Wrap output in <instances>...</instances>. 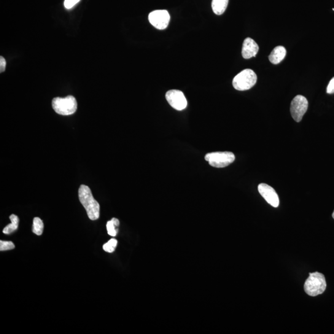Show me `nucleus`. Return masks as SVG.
<instances>
[{"label": "nucleus", "mask_w": 334, "mask_h": 334, "mask_svg": "<svg viewBox=\"0 0 334 334\" xmlns=\"http://www.w3.org/2000/svg\"><path fill=\"white\" fill-rule=\"evenodd\" d=\"M79 199L80 203L85 207L89 218L92 220H98L100 216V205L93 197L90 187L84 185H80Z\"/></svg>", "instance_id": "obj_1"}, {"label": "nucleus", "mask_w": 334, "mask_h": 334, "mask_svg": "<svg viewBox=\"0 0 334 334\" xmlns=\"http://www.w3.org/2000/svg\"><path fill=\"white\" fill-rule=\"evenodd\" d=\"M326 287V281L324 275L317 272L309 274V276L304 285V291L307 294L311 296L322 294Z\"/></svg>", "instance_id": "obj_2"}, {"label": "nucleus", "mask_w": 334, "mask_h": 334, "mask_svg": "<svg viewBox=\"0 0 334 334\" xmlns=\"http://www.w3.org/2000/svg\"><path fill=\"white\" fill-rule=\"evenodd\" d=\"M52 107L56 114L64 116L71 115L76 112L77 103L74 97L68 96L64 98H54Z\"/></svg>", "instance_id": "obj_3"}, {"label": "nucleus", "mask_w": 334, "mask_h": 334, "mask_svg": "<svg viewBox=\"0 0 334 334\" xmlns=\"http://www.w3.org/2000/svg\"><path fill=\"white\" fill-rule=\"evenodd\" d=\"M258 77L253 70L246 69L234 77L233 86L236 90L243 91L250 90L257 82Z\"/></svg>", "instance_id": "obj_4"}, {"label": "nucleus", "mask_w": 334, "mask_h": 334, "mask_svg": "<svg viewBox=\"0 0 334 334\" xmlns=\"http://www.w3.org/2000/svg\"><path fill=\"white\" fill-rule=\"evenodd\" d=\"M205 160L213 167L224 168L233 162L235 156L231 152H211L206 155Z\"/></svg>", "instance_id": "obj_5"}, {"label": "nucleus", "mask_w": 334, "mask_h": 334, "mask_svg": "<svg viewBox=\"0 0 334 334\" xmlns=\"http://www.w3.org/2000/svg\"><path fill=\"white\" fill-rule=\"evenodd\" d=\"M308 102L303 96H296L291 102L290 113L296 122H301L308 110Z\"/></svg>", "instance_id": "obj_6"}, {"label": "nucleus", "mask_w": 334, "mask_h": 334, "mask_svg": "<svg viewBox=\"0 0 334 334\" xmlns=\"http://www.w3.org/2000/svg\"><path fill=\"white\" fill-rule=\"evenodd\" d=\"M171 16L166 10H155L150 13L149 21L155 28L163 30L168 27Z\"/></svg>", "instance_id": "obj_7"}, {"label": "nucleus", "mask_w": 334, "mask_h": 334, "mask_svg": "<svg viewBox=\"0 0 334 334\" xmlns=\"http://www.w3.org/2000/svg\"><path fill=\"white\" fill-rule=\"evenodd\" d=\"M166 99L174 109L182 111L187 107L188 102L184 94L179 90H171L166 93Z\"/></svg>", "instance_id": "obj_8"}, {"label": "nucleus", "mask_w": 334, "mask_h": 334, "mask_svg": "<svg viewBox=\"0 0 334 334\" xmlns=\"http://www.w3.org/2000/svg\"><path fill=\"white\" fill-rule=\"evenodd\" d=\"M258 191L260 195L267 201V203L274 207L279 206V196L273 187L265 184V183H261V184L258 186Z\"/></svg>", "instance_id": "obj_9"}, {"label": "nucleus", "mask_w": 334, "mask_h": 334, "mask_svg": "<svg viewBox=\"0 0 334 334\" xmlns=\"http://www.w3.org/2000/svg\"><path fill=\"white\" fill-rule=\"evenodd\" d=\"M259 51V46L254 40L246 38L244 40L242 47V56L244 59L255 57Z\"/></svg>", "instance_id": "obj_10"}, {"label": "nucleus", "mask_w": 334, "mask_h": 334, "mask_svg": "<svg viewBox=\"0 0 334 334\" xmlns=\"http://www.w3.org/2000/svg\"><path fill=\"white\" fill-rule=\"evenodd\" d=\"M287 51L285 47L282 46H278L274 48V49L272 51L271 55L269 56V60L272 63L277 64L281 63L284 60L286 56Z\"/></svg>", "instance_id": "obj_11"}, {"label": "nucleus", "mask_w": 334, "mask_h": 334, "mask_svg": "<svg viewBox=\"0 0 334 334\" xmlns=\"http://www.w3.org/2000/svg\"><path fill=\"white\" fill-rule=\"evenodd\" d=\"M228 4V0H212L213 12L217 15H222L227 9Z\"/></svg>", "instance_id": "obj_12"}, {"label": "nucleus", "mask_w": 334, "mask_h": 334, "mask_svg": "<svg viewBox=\"0 0 334 334\" xmlns=\"http://www.w3.org/2000/svg\"><path fill=\"white\" fill-rule=\"evenodd\" d=\"M10 219L12 221V223L8 225L3 230V233L6 234V235H9V234L13 233L17 230L19 222H20L18 217L15 214L11 215Z\"/></svg>", "instance_id": "obj_13"}, {"label": "nucleus", "mask_w": 334, "mask_h": 334, "mask_svg": "<svg viewBox=\"0 0 334 334\" xmlns=\"http://www.w3.org/2000/svg\"><path fill=\"white\" fill-rule=\"evenodd\" d=\"M44 223L39 217H35L33 220L32 231L37 235H41L44 231Z\"/></svg>", "instance_id": "obj_14"}, {"label": "nucleus", "mask_w": 334, "mask_h": 334, "mask_svg": "<svg viewBox=\"0 0 334 334\" xmlns=\"http://www.w3.org/2000/svg\"><path fill=\"white\" fill-rule=\"evenodd\" d=\"M118 244V241L117 239L113 238L110 239L109 241H108L107 243L104 244L103 249L105 252L107 253H111L114 252L117 247Z\"/></svg>", "instance_id": "obj_15"}, {"label": "nucleus", "mask_w": 334, "mask_h": 334, "mask_svg": "<svg viewBox=\"0 0 334 334\" xmlns=\"http://www.w3.org/2000/svg\"><path fill=\"white\" fill-rule=\"evenodd\" d=\"M116 227H117V226L114 224V223L113 222L112 220L109 221V222L107 223V230L108 231V234L112 236H115L117 235L118 230H116Z\"/></svg>", "instance_id": "obj_16"}, {"label": "nucleus", "mask_w": 334, "mask_h": 334, "mask_svg": "<svg viewBox=\"0 0 334 334\" xmlns=\"http://www.w3.org/2000/svg\"><path fill=\"white\" fill-rule=\"evenodd\" d=\"M15 244L12 241H0V251L1 252L12 250L15 249Z\"/></svg>", "instance_id": "obj_17"}, {"label": "nucleus", "mask_w": 334, "mask_h": 334, "mask_svg": "<svg viewBox=\"0 0 334 334\" xmlns=\"http://www.w3.org/2000/svg\"><path fill=\"white\" fill-rule=\"evenodd\" d=\"M79 2L80 0H65L64 2V7L66 9H71V8L74 7Z\"/></svg>", "instance_id": "obj_18"}, {"label": "nucleus", "mask_w": 334, "mask_h": 334, "mask_svg": "<svg viewBox=\"0 0 334 334\" xmlns=\"http://www.w3.org/2000/svg\"><path fill=\"white\" fill-rule=\"evenodd\" d=\"M327 93L329 94L334 93V77L330 80L329 84H328L327 88Z\"/></svg>", "instance_id": "obj_19"}, {"label": "nucleus", "mask_w": 334, "mask_h": 334, "mask_svg": "<svg viewBox=\"0 0 334 334\" xmlns=\"http://www.w3.org/2000/svg\"><path fill=\"white\" fill-rule=\"evenodd\" d=\"M6 60H5V58L1 56L0 58V72L2 73L3 72L5 71V68H6Z\"/></svg>", "instance_id": "obj_20"}, {"label": "nucleus", "mask_w": 334, "mask_h": 334, "mask_svg": "<svg viewBox=\"0 0 334 334\" xmlns=\"http://www.w3.org/2000/svg\"><path fill=\"white\" fill-rule=\"evenodd\" d=\"M112 220L113 221V222L114 223V224L116 226H117V227H118V226L120 225V221H119V220H118L117 219H116V218H113Z\"/></svg>", "instance_id": "obj_21"}, {"label": "nucleus", "mask_w": 334, "mask_h": 334, "mask_svg": "<svg viewBox=\"0 0 334 334\" xmlns=\"http://www.w3.org/2000/svg\"><path fill=\"white\" fill-rule=\"evenodd\" d=\"M332 217H333V219H334V211H333V214H332Z\"/></svg>", "instance_id": "obj_22"}, {"label": "nucleus", "mask_w": 334, "mask_h": 334, "mask_svg": "<svg viewBox=\"0 0 334 334\" xmlns=\"http://www.w3.org/2000/svg\"><path fill=\"white\" fill-rule=\"evenodd\" d=\"M333 10L334 11V8H333Z\"/></svg>", "instance_id": "obj_23"}]
</instances>
